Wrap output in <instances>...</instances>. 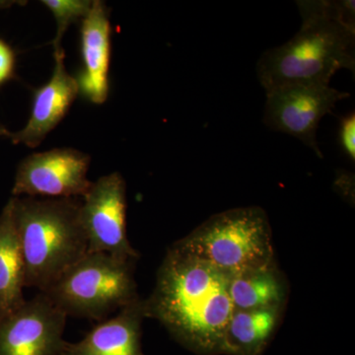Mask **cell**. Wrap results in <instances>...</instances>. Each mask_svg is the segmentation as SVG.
<instances>
[{
    "instance_id": "9c48e42d",
    "label": "cell",
    "mask_w": 355,
    "mask_h": 355,
    "mask_svg": "<svg viewBox=\"0 0 355 355\" xmlns=\"http://www.w3.org/2000/svg\"><path fill=\"white\" fill-rule=\"evenodd\" d=\"M67 314L43 292L0 318V355H62Z\"/></svg>"
},
{
    "instance_id": "277c9868",
    "label": "cell",
    "mask_w": 355,
    "mask_h": 355,
    "mask_svg": "<svg viewBox=\"0 0 355 355\" xmlns=\"http://www.w3.org/2000/svg\"><path fill=\"white\" fill-rule=\"evenodd\" d=\"M175 244L230 277L275 263L272 229L261 207L212 216Z\"/></svg>"
},
{
    "instance_id": "7a4b0ae2",
    "label": "cell",
    "mask_w": 355,
    "mask_h": 355,
    "mask_svg": "<svg viewBox=\"0 0 355 355\" xmlns=\"http://www.w3.org/2000/svg\"><path fill=\"white\" fill-rule=\"evenodd\" d=\"M302 25L282 46L263 53L257 72L266 92L291 84L330 85L355 69L354 1H297Z\"/></svg>"
},
{
    "instance_id": "ffe728a7",
    "label": "cell",
    "mask_w": 355,
    "mask_h": 355,
    "mask_svg": "<svg viewBox=\"0 0 355 355\" xmlns=\"http://www.w3.org/2000/svg\"><path fill=\"white\" fill-rule=\"evenodd\" d=\"M9 3H10V2L0 1V8H3V7L9 6Z\"/></svg>"
},
{
    "instance_id": "ac0fdd59",
    "label": "cell",
    "mask_w": 355,
    "mask_h": 355,
    "mask_svg": "<svg viewBox=\"0 0 355 355\" xmlns=\"http://www.w3.org/2000/svg\"><path fill=\"white\" fill-rule=\"evenodd\" d=\"M15 62V53L12 48L0 39V85L12 78Z\"/></svg>"
},
{
    "instance_id": "3957f363",
    "label": "cell",
    "mask_w": 355,
    "mask_h": 355,
    "mask_svg": "<svg viewBox=\"0 0 355 355\" xmlns=\"http://www.w3.org/2000/svg\"><path fill=\"white\" fill-rule=\"evenodd\" d=\"M10 198L24 263L25 287L46 291L87 253L81 198Z\"/></svg>"
},
{
    "instance_id": "2e32d148",
    "label": "cell",
    "mask_w": 355,
    "mask_h": 355,
    "mask_svg": "<svg viewBox=\"0 0 355 355\" xmlns=\"http://www.w3.org/2000/svg\"><path fill=\"white\" fill-rule=\"evenodd\" d=\"M93 0H43L41 3L46 6L55 17L57 32L51 41L53 48H62V38L69 28L77 21L86 17Z\"/></svg>"
},
{
    "instance_id": "9a60e30c",
    "label": "cell",
    "mask_w": 355,
    "mask_h": 355,
    "mask_svg": "<svg viewBox=\"0 0 355 355\" xmlns=\"http://www.w3.org/2000/svg\"><path fill=\"white\" fill-rule=\"evenodd\" d=\"M229 295L235 310L282 308L286 298V282L272 263L231 277Z\"/></svg>"
},
{
    "instance_id": "7c38bea8",
    "label": "cell",
    "mask_w": 355,
    "mask_h": 355,
    "mask_svg": "<svg viewBox=\"0 0 355 355\" xmlns=\"http://www.w3.org/2000/svg\"><path fill=\"white\" fill-rule=\"evenodd\" d=\"M144 299H135L104 320L80 342L67 343L62 355H144L141 349V324L146 319Z\"/></svg>"
},
{
    "instance_id": "8fae6325",
    "label": "cell",
    "mask_w": 355,
    "mask_h": 355,
    "mask_svg": "<svg viewBox=\"0 0 355 355\" xmlns=\"http://www.w3.org/2000/svg\"><path fill=\"white\" fill-rule=\"evenodd\" d=\"M111 35L109 7L101 0H93L90 11L81 21L83 67L76 78L79 95L95 105L108 99Z\"/></svg>"
},
{
    "instance_id": "5b68a950",
    "label": "cell",
    "mask_w": 355,
    "mask_h": 355,
    "mask_svg": "<svg viewBox=\"0 0 355 355\" xmlns=\"http://www.w3.org/2000/svg\"><path fill=\"white\" fill-rule=\"evenodd\" d=\"M135 261L87 252L43 293L67 317L104 321L139 297Z\"/></svg>"
},
{
    "instance_id": "52a82bcc",
    "label": "cell",
    "mask_w": 355,
    "mask_h": 355,
    "mask_svg": "<svg viewBox=\"0 0 355 355\" xmlns=\"http://www.w3.org/2000/svg\"><path fill=\"white\" fill-rule=\"evenodd\" d=\"M263 123L275 132L291 135L323 157L318 146L320 121L330 114L336 103L349 97V93L330 85L279 86L266 92Z\"/></svg>"
},
{
    "instance_id": "4fadbf2b",
    "label": "cell",
    "mask_w": 355,
    "mask_h": 355,
    "mask_svg": "<svg viewBox=\"0 0 355 355\" xmlns=\"http://www.w3.org/2000/svg\"><path fill=\"white\" fill-rule=\"evenodd\" d=\"M24 288V263L10 198L0 214V318L25 302Z\"/></svg>"
},
{
    "instance_id": "6da1fadb",
    "label": "cell",
    "mask_w": 355,
    "mask_h": 355,
    "mask_svg": "<svg viewBox=\"0 0 355 355\" xmlns=\"http://www.w3.org/2000/svg\"><path fill=\"white\" fill-rule=\"evenodd\" d=\"M230 277L174 244L159 268L153 294L144 300L146 317L160 322L191 352L220 354L234 311Z\"/></svg>"
},
{
    "instance_id": "30bf717a",
    "label": "cell",
    "mask_w": 355,
    "mask_h": 355,
    "mask_svg": "<svg viewBox=\"0 0 355 355\" xmlns=\"http://www.w3.org/2000/svg\"><path fill=\"white\" fill-rule=\"evenodd\" d=\"M53 76L48 83L35 90L29 120L24 128L9 135L8 139L13 144H24L30 148L38 147L64 120L79 95L76 78L65 67L62 46L53 49Z\"/></svg>"
},
{
    "instance_id": "e0dca14e",
    "label": "cell",
    "mask_w": 355,
    "mask_h": 355,
    "mask_svg": "<svg viewBox=\"0 0 355 355\" xmlns=\"http://www.w3.org/2000/svg\"><path fill=\"white\" fill-rule=\"evenodd\" d=\"M338 142L343 153L354 162L355 160V114L354 112L340 118Z\"/></svg>"
},
{
    "instance_id": "d6986e66",
    "label": "cell",
    "mask_w": 355,
    "mask_h": 355,
    "mask_svg": "<svg viewBox=\"0 0 355 355\" xmlns=\"http://www.w3.org/2000/svg\"><path fill=\"white\" fill-rule=\"evenodd\" d=\"M10 133V130H9L8 128H7L6 125L0 121V137H6V139H8Z\"/></svg>"
},
{
    "instance_id": "ba28073f",
    "label": "cell",
    "mask_w": 355,
    "mask_h": 355,
    "mask_svg": "<svg viewBox=\"0 0 355 355\" xmlns=\"http://www.w3.org/2000/svg\"><path fill=\"white\" fill-rule=\"evenodd\" d=\"M90 162L88 154L70 147L33 153L18 165L12 197L83 198L93 183Z\"/></svg>"
},
{
    "instance_id": "5bb4252c",
    "label": "cell",
    "mask_w": 355,
    "mask_h": 355,
    "mask_svg": "<svg viewBox=\"0 0 355 355\" xmlns=\"http://www.w3.org/2000/svg\"><path fill=\"white\" fill-rule=\"evenodd\" d=\"M282 308L235 310L229 320L221 354L261 355L272 340Z\"/></svg>"
},
{
    "instance_id": "8992f818",
    "label": "cell",
    "mask_w": 355,
    "mask_h": 355,
    "mask_svg": "<svg viewBox=\"0 0 355 355\" xmlns=\"http://www.w3.org/2000/svg\"><path fill=\"white\" fill-rule=\"evenodd\" d=\"M80 219L88 253H105L135 261L139 254L127 235V184L114 172L93 182L81 198Z\"/></svg>"
}]
</instances>
